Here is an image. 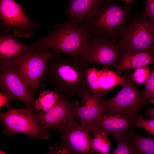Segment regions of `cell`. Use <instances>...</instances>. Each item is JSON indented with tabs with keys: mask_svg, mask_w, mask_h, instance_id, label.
I'll return each instance as SVG.
<instances>
[{
	"mask_svg": "<svg viewBox=\"0 0 154 154\" xmlns=\"http://www.w3.org/2000/svg\"><path fill=\"white\" fill-rule=\"evenodd\" d=\"M89 66L81 61L79 57H64L52 52L40 81L50 84L54 91L60 96L68 99L82 97L91 92L85 76Z\"/></svg>",
	"mask_w": 154,
	"mask_h": 154,
	"instance_id": "6da1fadb",
	"label": "cell"
},
{
	"mask_svg": "<svg viewBox=\"0 0 154 154\" xmlns=\"http://www.w3.org/2000/svg\"><path fill=\"white\" fill-rule=\"evenodd\" d=\"M53 28L46 35L32 43L31 47L68 56L79 57L80 50L92 35L83 25L68 21L55 24Z\"/></svg>",
	"mask_w": 154,
	"mask_h": 154,
	"instance_id": "7a4b0ae2",
	"label": "cell"
},
{
	"mask_svg": "<svg viewBox=\"0 0 154 154\" xmlns=\"http://www.w3.org/2000/svg\"><path fill=\"white\" fill-rule=\"evenodd\" d=\"M132 9L130 5H120L113 0H105L95 16L82 25L92 35L105 38L116 44L119 35L130 21Z\"/></svg>",
	"mask_w": 154,
	"mask_h": 154,
	"instance_id": "3957f363",
	"label": "cell"
},
{
	"mask_svg": "<svg viewBox=\"0 0 154 154\" xmlns=\"http://www.w3.org/2000/svg\"><path fill=\"white\" fill-rule=\"evenodd\" d=\"M144 10L135 12L119 35L116 44L122 54L149 52L154 53L150 23Z\"/></svg>",
	"mask_w": 154,
	"mask_h": 154,
	"instance_id": "277c9868",
	"label": "cell"
},
{
	"mask_svg": "<svg viewBox=\"0 0 154 154\" xmlns=\"http://www.w3.org/2000/svg\"><path fill=\"white\" fill-rule=\"evenodd\" d=\"M122 54L116 44L105 38L91 35L80 50L79 58L89 65H97L109 69L116 67Z\"/></svg>",
	"mask_w": 154,
	"mask_h": 154,
	"instance_id": "5b68a950",
	"label": "cell"
},
{
	"mask_svg": "<svg viewBox=\"0 0 154 154\" xmlns=\"http://www.w3.org/2000/svg\"><path fill=\"white\" fill-rule=\"evenodd\" d=\"M121 87L117 94L106 100L105 112L119 113L136 118L138 112L149 101L135 85L131 77H127Z\"/></svg>",
	"mask_w": 154,
	"mask_h": 154,
	"instance_id": "8992f818",
	"label": "cell"
},
{
	"mask_svg": "<svg viewBox=\"0 0 154 154\" xmlns=\"http://www.w3.org/2000/svg\"><path fill=\"white\" fill-rule=\"evenodd\" d=\"M60 96L57 104L51 109L44 113L37 112L35 116L45 139L48 136L47 131L53 128L59 131L71 121L78 119L76 117L78 102Z\"/></svg>",
	"mask_w": 154,
	"mask_h": 154,
	"instance_id": "52a82bcc",
	"label": "cell"
},
{
	"mask_svg": "<svg viewBox=\"0 0 154 154\" xmlns=\"http://www.w3.org/2000/svg\"><path fill=\"white\" fill-rule=\"evenodd\" d=\"M51 55L49 51L35 49L31 47L13 64L26 82L35 91L38 88Z\"/></svg>",
	"mask_w": 154,
	"mask_h": 154,
	"instance_id": "ba28073f",
	"label": "cell"
},
{
	"mask_svg": "<svg viewBox=\"0 0 154 154\" xmlns=\"http://www.w3.org/2000/svg\"><path fill=\"white\" fill-rule=\"evenodd\" d=\"M79 121L78 119L71 121L59 131L61 141L56 147H51L52 154L64 149L71 154H98L91 147V132Z\"/></svg>",
	"mask_w": 154,
	"mask_h": 154,
	"instance_id": "9c48e42d",
	"label": "cell"
},
{
	"mask_svg": "<svg viewBox=\"0 0 154 154\" xmlns=\"http://www.w3.org/2000/svg\"><path fill=\"white\" fill-rule=\"evenodd\" d=\"M0 26L8 31L12 29L16 37H30L32 30L37 28V23L31 21L25 14L22 7L13 0L0 1Z\"/></svg>",
	"mask_w": 154,
	"mask_h": 154,
	"instance_id": "30bf717a",
	"label": "cell"
},
{
	"mask_svg": "<svg viewBox=\"0 0 154 154\" xmlns=\"http://www.w3.org/2000/svg\"><path fill=\"white\" fill-rule=\"evenodd\" d=\"M1 92L11 99L19 100L27 107L34 108L35 91L13 64L0 70Z\"/></svg>",
	"mask_w": 154,
	"mask_h": 154,
	"instance_id": "8fae6325",
	"label": "cell"
},
{
	"mask_svg": "<svg viewBox=\"0 0 154 154\" xmlns=\"http://www.w3.org/2000/svg\"><path fill=\"white\" fill-rule=\"evenodd\" d=\"M8 111L0 113V117L6 131L12 133H21L35 138L45 139L36 119L33 108L15 109L10 107Z\"/></svg>",
	"mask_w": 154,
	"mask_h": 154,
	"instance_id": "7c38bea8",
	"label": "cell"
},
{
	"mask_svg": "<svg viewBox=\"0 0 154 154\" xmlns=\"http://www.w3.org/2000/svg\"><path fill=\"white\" fill-rule=\"evenodd\" d=\"M136 119L119 113L105 112L98 120L89 124L86 128L93 133H103L115 139L128 135L134 127Z\"/></svg>",
	"mask_w": 154,
	"mask_h": 154,
	"instance_id": "4fadbf2b",
	"label": "cell"
},
{
	"mask_svg": "<svg viewBox=\"0 0 154 154\" xmlns=\"http://www.w3.org/2000/svg\"><path fill=\"white\" fill-rule=\"evenodd\" d=\"M105 0H69L65 15L69 22L81 25L92 19Z\"/></svg>",
	"mask_w": 154,
	"mask_h": 154,
	"instance_id": "5bb4252c",
	"label": "cell"
},
{
	"mask_svg": "<svg viewBox=\"0 0 154 154\" xmlns=\"http://www.w3.org/2000/svg\"><path fill=\"white\" fill-rule=\"evenodd\" d=\"M104 93L98 94H86L81 97V104L77 109L76 116L82 126L86 127L106 112V100L103 97Z\"/></svg>",
	"mask_w": 154,
	"mask_h": 154,
	"instance_id": "9a60e30c",
	"label": "cell"
},
{
	"mask_svg": "<svg viewBox=\"0 0 154 154\" xmlns=\"http://www.w3.org/2000/svg\"><path fill=\"white\" fill-rule=\"evenodd\" d=\"M31 47L23 43L11 35L3 34L0 37V70L13 64L21 56Z\"/></svg>",
	"mask_w": 154,
	"mask_h": 154,
	"instance_id": "2e32d148",
	"label": "cell"
},
{
	"mask_svg": "<svg viewBox=\"0 0 154 154\" xmlns=\"http://www.w3.org/2000/svg\"><path fill=\"white\" fill-rule=\"evenodd\" d=\"M154 63V56L150 52L124 53L115 68L116 73L121 75L123 71L146 66Z\"/></svg>",
	"mask_w": 154,
	"mask_h": 154,
	"instance_id": "e0dca14e",
	"label": "cell"
},
{
	"mask_svg": "<svg viewBox=\"0 0 154 154\" xmlns=\"http://www.w3.org/2000/svg\"><path fill=\"white\" fill-rule=\"evenodd\" d=\"M126 78V76L119 75L109 68H103L99 70L98 83L103 92L112 90L117 85L121 86Z\"/></svg>",
	"mask_w": 154,
	"mask_h": 154,
	"instance_id": "ac0fdd59",
	"label": "cell"
},
{
	"mask_svg": "<svg viewBox=\"0 0 154 154\" xmlns=\"http://www.w3.org/2000/svg\"><path fill=\"white\" fill-rule=\"evenodd\" d=\"M128 136L135 154H154V138L139 135L133 129Z\"/></svg>",
	"mask_w": 154,
	"mask_h": 154,
	"instance_id": "d6986e66",
	"label": "cell"
},
{
	"mask_svg": "<svg viewBox=\"0 0 154 154\" xmlns=\"http://www.w3.org/2000/svg\"><path fill=\"white\" fill-rule=\"evenodd\" d=\"M59 97V95L54 91L49 89L43 90L35 100L34 108L37 112H46L57 104Z\"/></svg>",
	"mask_w": 154,
	"mask_h": 154,
	"instance_id": "ffe728a7",
	"label": "cell"
},
{
	"mask_svg": "<svg viewBox=\"0 0 154 154\" xmlns=\"http://www.w3.org/2000/svg\"><path fill=\"white\" fill-rule=\"evenodd\" d=\"M94 137L91 141L92 148L98 154H110V147L111 145L107 135L104 133H93Z\"/></svg>",
	"mask_w": 154,
	"mask_h": 154,
	"instance_id": "44dd1931",
	"label": "cell"
},
{
	"mask_svg": "<svg viewBox=\"0 0 154 154\" xmlns=\"http://www.w3.org/2000/svg\"><path fill=\"white\" fill-rule=\"evenodd\" d=\"M99 70L94 66L88 67L86 72V79L87 84L93 94H98L102 93L99 85L98 75Z\"/></svg>",
	"mask_w": 154,
	"mask_h": 154,
	"instance_id": "7402d4cb",
	"label": "cell"
},
{
	"mask_svg": "<svg viewBox=\"0 0 154 154\" xmlns=\"http://www.w3.org/2000/svg\"><path fill=\"white\" fill-rule=\"evenodd\" d=\"M117 146L110 154H135L128 135L122 136L115 139Z\"/></svg>",
	"mask_w": 154,
	"mask_h": 154,
	"instance_id": "603a6c76",
	"label": "cell"
},
{
	"mask_svg": "<svg viewBox=\"0 0 154 154\" xmlns=\"http://www.w3.org/2000/svg\"><path fill=\"white\" fill-rule=\"evenodd\" d=\"M153 55L154 56V54ZM143 94L147 100L154 104V64L152 70L145 83Z\"/></svg>",
	"mask_w": 154,
	"mask_h": 154,
	"instance_id": "cb8c5ba5",
	"label": "cell"
},
{
	"mask_svg": "<svg viewBox=\"0 0 154 154\" xmlns=\"http://www.w3.org/2000/svg\"><path fill=\"white\" fill-rule=\"evenodd\" d=\"M150 69L147 66L135 69L131 76L132 80L139 84L145 83L150 74Z\"/></svg>",
	"mask_w": 154,
	"mask_h": 154,
	"instance_id": "d4e9b609",
	"label": "cell"
},
{
	"mask_svg": "<svg viewBox=\"0 0 154 154\" xmlns=\"http://www.w3.org/2000/svg\"><path fill=\"white\" fill-rule=\"evenodd\" d=\"M142 127L154 136V119H146L142 116L137 115L134 127Z\"/></svg>",
	"mask_w": 154,
	"mask_h": 154,
	"instance_id": "484cf974",
	"label": "cell"
},
{
	"mask_svg": "<svg viewBox=\"0 0 154 154\" xmlns=\"http://www.w3.org/2000/svg\"><path fill=\"white\" fill-rule=\"evenodd\" d=\"M144 11L147 16L150 19V22L154 23V0L145 1Z\"/></svg>",
	"mask_w": 154,
	"mask_h": 154,
	"instance_id": "4316f807",
	"label": "cell"
},
{
	"mask_svg": "<svg viewBox=\"0 0 154 154\" xmlns=\"http://www.w3.org/2000/svg\"><path fill=\"white\" fill-rule=\"evenodd\" d=\"M0 108L3 106H5L8 108L9 106L8 102L10 98L5 94L0 92Z\"/></svg>",
	"mask_w": 154,
	"mask_h": 154,
	"instance_id": "83f0119b",
	"label": "cell"
},
{
	"mask_svg": "<svg viewBox=\"0 0 154 154\" xmlns=\"http://www.w3.org/2000/svg\"><path fill=\"white\" fill-rule=\"evenodd\" d=\"M145 114L151 119H154V107L148 108L145 111Z\"/></svg>",
	"mask_w": 154,
	"mask_h": 154,
	"instance_id": "f1b7e54d",
	"label": "cell"
},
{
	"mask_svg": "<svg viewBox=\"0 0 154 154\" xmlns=\"http://www.w3.org/2000/svg\"><path fill=\"white\" fill-rule=\"evenodd\" d=\"M150 22V29L151 35L152 40L153 44V50L154 54V23Z\"/></svg>",
	"mask_w": 154,
	"mask_h": 154,
	"instance_id": "f546056e",
	"label": "cell"
},
{
	"mask_svg": "<svg viewBox=\"0 0 154 154\" xmlns=\"http://www.w3.org/2000/svg\"><path fill=\"white\" fill-rule=\"evenodd\" d=\"M55 154H71L69 153L65 149H62L56 152Z\"/></svg>",
	"mask_w": 154,
	"mask_h": 154,
	"instance_id": "4dcf8cb0",
	"label": "cell"
},
{
	"mask_svg": "<svg viewBox=\"0 0 154 154\" xmlns=\"http://www.w3.org/2000/svg\"><path fill=\"white\" fill-rule=\"evenodd\" d=\"M136 1L135 0H121V1L125 4L130 5V4L133 3Z\"/></svg>",
	"mask_w": 154,
	"mask_h": 154,
	"instance_id": "1f68e13d",
	"label": "cell"
},
{
	"mask_svg": "<svg viewBox=\"0 0 154 154\" xmlns=\"http://www.w3.org/2000/svg\"><path fill=\"white\" fill-rule=\"evenodd\" d=\"M0 154H6L2 151H0Z\"/></svg>",
	"mask_w": 154,
	"mask_h": 154,
	"instance_id": "d6a6232c",
	"label": "cell"
},
{
	"mask_svg": "<svg viewBox=\"0 0 154 154\" xmlns=\"http://www.w3.org/2000/svg\"><path fill=\"white\" fill-rule=\"evenodd\" d=\"M49 154H50V153H49Z\"/></svg>",
	"mask_w": 154,
	"mask_h": 154,
	"instance_id": "836d02e7",
	"label": "cell"
}]
</instances>
